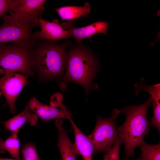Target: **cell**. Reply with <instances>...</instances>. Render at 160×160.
<instances>
[{"label":"cell","mask_w":160,"mask_h":160,"mask_svg":"<svg viewBox=\"0 0 160 160\" xmlns=\"http://www.w3.org/2000/svg\"><path fill=\"white\" fill-rule=\"evenodd\" d=\"M35 44H0V76L12 73L33 75L32 52Z\"/></svg>","instance_id":"3957f363"},{"label":"cell","mask_w":160,"mask_h":160,"mask_svg":"<svg viewBox=\"0 0 160 160\" xmlns=\"http://www.w3.org/2000/svg\"><path fill=\"white\" fill-rule=\"evenodd\" d=\"M41 30L33 33L34 40H44L51 41L71 37L69 32L56 21L50 22L40 16L38 19Z\"/></svg>","instance_id":"9c48e42d"},{"label":"cell","mask_w":160,"mask_h":160,"mask_svg":"<svg viewBox=\"0 0 160 160\" xmlns=\"http://www.w3.org/2000/svg\"><path fill=\"white\" fill-rule=\"evenodd\" d=\"M147 92L151 98L150 106L153 108V114L150 125L155 127L160 132V87L155 86L149 88Z\"/></svg>","instance_id":"2e32d148"},{"label":"cell","mask_w":160,"mask_h":160,"mask_svg":"<svg viewBox=\"0 0 160 160\" xmlns=\"http://www.w3.org/2000/svg\"><path fill=\"white\" fill-rule=\"evenodd\" d=\"M122 140L118 138L112 147L105 153L103 160H119V151Z\"/></svg>","instance_id":"ffe728a7"},{"label":"cell","mask_w":160,"mask_h":160,"mask_svg":"<svg viewBox=\"0 0 160 160\" xmlns=\"http://www.w3.org/2000/svg\"><path fill=\"white\" fill-rule=\"evenodd\" d=\"M108 24V23L99 21L79 28L71 27L66 30L71 37H74L77 42L80 43L82 40L86 38H89L97 33H102L107 35Z\"/></svg>","instance_id":"4fadbf2b"},{"label":"cell","mask_w":160,"mask_h":160,"mask_svg":"<svg viewBox=\"0 0 160 160\" xmlns=\"http://www.w3.org/2000/svg\"><path fill=\"white\" fill-rule=\"evenodd\" d=\"M44 0H17L13 8L3 19L15 21L34 27L39 25L38 19L45 9Z\"/></svg>","instance_id":"8992f818"},{"label":"cell","mask_w":160,"mask_h":160,"mask_svg":"<svg viewBox=\"0 0 160 160\" xmlns=\"http://www.w3.org/2000/svg\"><path fill=\"white\" fill-rule=\"evenodd\" d=\"M20 145L17 135L11 134L5 140L0 138V150L7 151L17 160H20Z\"/></svg>","instance_id":"e0dca14e"},{"label":"cell","mask_w":160,"mask_h":160,"mask_svg":"<svg viewBox=\"0 0 160 160\" xmlns=\"http://www.w3.org/2000/svg\"><path fill=\"white\" fill-rule=\"evenodd\" d=\"M2 93V92H0V96L1 95V94Z\"/></svg>","instance_id":"603a6c76"},{"label":"cell","mask_w":160,"mask_h":160,"mask_svg":"<svg viewBox=\"0 0 160 160\" xmlns=\"http://www.w3.org/2000/svg\"><path fill=\"white\" fill-rule=\"evenodd\" d=\"M91 7L88 3L83 6H66L55 9L63 20H71L80 17H85L90 13Z\"/></svg>","instance_id":"9a60e30c"},{"label":"cell","mask_w":160,"mask_h":160,"mask_svg":"<svg viewBox=\"0 0 160 160\" xmlns=\"http://www.w3.org/2000/svg\"><path fill=\"white\" fill-rule=\"evenodd\" d=\"M27 78L28 76L17 73L6 74L0 78V89L12 113L15 112V103L17 96L29 82Z\"/></svg>","instance_id":"ba28073f"},{"label":"cell","mask_w":160,"mask_h":160,"mask_svg":"<svg viewBox=\"0 0 160 160\" xmlns=\"http://www.w3.org/2000/svg\"><path fill=\"white\" fill-rule=\"evenodd\" d=\"M54 123L58 132L57 145L61 154L62 160H76L77 154L63 127L62 120L55 119Z\"/></svg>","instance_id":"8fae6325"},{"label":"cell","mask_w":160,"mask_h":160,"mask_svg":"<svg viewBox=\"0 0 160 160\" xmlns=\"http://www.w3.org/2000/svg\"><path fill=\"white\" fill-rule=\"evenodd\" d=\"M28 105L30 110L44 121L52 119H68L71 117V113L65 107L59 109L51 105L44 104L35 97L32 98Z\"/></svg>","instance_id":"30bf717a"},{"label":"cell","mask_w":160,"mask_h":160,"mask_svg":"<svg viewBox=\"0 0 160 160\" xmlns=\"http://www.w3.org/2000/svg\"><path fill=\"white\" fill-rule=\"evenodd\" d=\"M137 160H140L139 159H137Z\"/></svg>","instance_id":"cb8c5ba5"},{"label":"cell","mask_w":160,"mask_h":160,"mask_svg":"<svg viewBox=\"0 0 160 160\" xmlns=\"http://www.w3.org/2000/svg\"><path fill=\"white\" fill-rule=\"evenodd\" d=\"M23 160H40L36 151L35 145L28 143L24 145L21 149Z\"/></svg>","instance_id":"d6986e66"},{"label":"cell","mask_w":160,"mask_h":160,"mask_svg":"<svg viewBox=\"0 0 160 160\" xmlns=\"http://www.w3.org/2000/svg\"><path fill=\"white\" fill-rule=\"evenodd\" d=\"M73 130L74 141L73 145L77 154L81 155L84 160H92L93 147L88 135L84 134L71 119H68Z\"/></svg>","instance_id":"7c38bea8"},{"label":"cell","mask_w":160,"mask_h":160,"mask_svg":"<svg viewBox=\"0 0 160 160\" xmlns=\"http://www.w3.org/2000/svg\"><path fill=\"white\" fill-rule=\"evenodd\" d=\"M141 151L140 160H160V143L152 145L146 143L144 140L137 145Z\"/></svg>","instance_id":"ac0fdd59"},{"label":"cell","mask_w":160,"mask_h":160,"mask_svg":"<svg viewBox=\"0 0 160 160\" xmlns=\"http://www.w3.org/2000/svg\"><path fill=\"white\" fill-rule=\"evenodd\" d=\"M17 1V0H0V18L13 8Z\"/></svg>","instance_id":"44dd1931"},{"label":"cell","mask_w":160,"mask_h":160,"mask_svg":"<svg viewBox=\"0 0 160 160\" xmlns=\"http://www.w3.org/2000/svg\"><path fill=\"white\" fill-rule=\"evenodd\" d=\"M3 20L0 26V44L11 42L29 44L35 42L32 32L33 28L18 22Z\"/></svg>","instance_id":"52a82bcc"},{"label":"cell","mask_w":160,"mask_h":160,"mask_svg":"<svg viewBox=\"0 0 160 160\" xmlns=\"http://www.w3.org/2000/svg\"><path fill=\"white\" fill-rule=\"evenodd\" d=\"M65 46L50 41L39 43L33 48V68L41 78L51 79L62 73L66 63Z\"/></svg>","instance_id":"7a4b0ae2"},{"label":"cell","mask_w":160,"mask_h":160,"mask_svg":"<svg viewBox=\"0 0 160 160\" xmlns=\"http://www.w3.org/2000/svg\"><path fill=\"white\" fill-rule=\"evenodd\" d=\"M66 65L67 79L82 85L87 91L97 68L91 54L82 48L73 49L67 55Z\"/></svg>","instance_id":"277c9868"},{"label":"cell","mask_w":160,"mask_h":160,"mask_svg":"<svg viewBox=\"0 0 160 160\" xmlns=\"http://www.w3.org/2000/svg\"><path fill=\"white\" fill-rule=\"evenodd\" d=\"M120 111L114 109L111 116L108 118L98 116L92 133L88 135L93 147V154L109 150L117 140L118 136L115 121Z\"/></svg>","instance_id":"5b68a950"},{"label":"cell","mask_w":160,"mask_h":160,"mask_svg":"<svg viewBox=\"0 0 160 160\" xmlns=\"http://www.w3.org/2000/svg\"><path fill=\"white\" fill-rule=\"evenodd\" d=\"M0 160H17L15 159L0 158Z\"/></svg>","instance_id":"7402d4cb"},{"label":"cell","mask_w":160,"mask_h":160,"mask_svg":"<svg viewBox=\"0 0 160 160\" xmlns=\"http://www.w3.org/2000/svg\"><path fill=\"white\" fill-rule=\"evenodd\" d=\"M30 110L27 104L22 112L4 122L6 128L12 134L17 135L19 130L26 122H28L32 126L36 125L38 121V116L31 113Z\"/></svg>","instance_id":"5bb4252c"},{"label":"cell","mask_w":160,"mask_h":160,"mask_svg":"<svg viewBox=\"0 0 160 160\" xmlns=\"http://www.w3.org/2000/svg\"><path fill=\"white\" fill-rule=\"evenodd\" d=\"M151 101L149 95L147 100L142 104L126 106L120 110L126 116L124 123L117 128L118 136L124 143V160H129L135 155V147L148 134L150 126L147 112Z\"/></svg>","instance_id":"6da1fadb"}]
</instances>
